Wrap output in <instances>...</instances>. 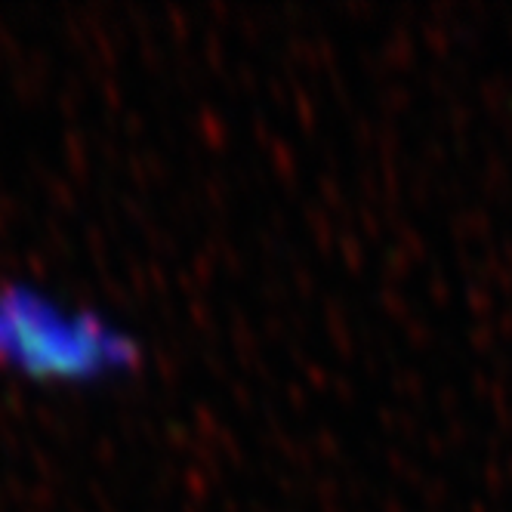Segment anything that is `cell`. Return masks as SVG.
Wrapping results in <instances>:
<instances>
[{
    "label": "cell",
    "instance_id": "cell-1",
    "mask_svg": "<svg viewBox=\"0 0 512 512\" xmlns=\"http://www.w3.org/2000/svg\"><path fill=\"white\" fill-rule=\"evenodd\" d=\"M0 352L28 371L81 374V368L105 364L108 352L121 355L124 349L105 346L99 327H71L28 297H7L0 300Z\"/></svg>",
    "mask_w": 512,
    "mask_h": 512
}]
</instances>
